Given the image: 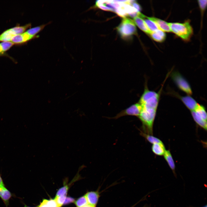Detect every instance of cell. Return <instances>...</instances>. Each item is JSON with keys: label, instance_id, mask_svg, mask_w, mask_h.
<instances>
[{"label": "cell", "instance_id": "10", "mask_svg": "<svg viewBox=\"0 0 207 207\" xmlns=\"http://www.w3.org/2000/svg\"><path fill=\"white\" fill-rule=\"evenodd\" d=\"M164 159L172 171L175 176L177 177L175 172V165L171 152L169 150H166L164 155Z\"/></svg>", "mask_w": 207, "mask_h": 207}, {"label": "cell", "instance_id": "9", "mask_svg": "<svg viewBox=\"0 0 207 207\" xmlns=\"http://www.w3.org/2000/svg\"><path fill=\"white\" fill-rule=\"evenodd\" d=\"M149 18L156 24L159 29L164 32H171L168 23L156 18L149 17Z\"/></svg>", "mask_w": 207, "mask_h": 207}, {"label": "cell", "instance_id": "22", "mask_svg": "<svg viewBox=\"0 0 207 207\" xmlns=\"http://www.w3.org/2000/svg\"><path fill=\"white\" fill-rule=\"evenodd\" d=\"M2 51L5 53V52L9 50L14 44L11 41H5L1 43Z\"/></svg>", "mask_w": 207, "mask_h": 207}, {"label": "cell", "instance_id": "14", "mask_svg": "<svg viewBox=\"0 0 207 207\" xmlns=\"http://www.w3.org/2000/svg\"><path fill=\"white\" fill-rule=\"evenodd\" d=\"M152 150L154 154L159 156H163L166 150L163 142L152 144Z\"/></svg>", "mask_w": 207, "mask_h": 207}, {"label": "cell", "instance_id": "3", "mask_svg": "<svg viewBox=\"0 0 207 207\" xmlns=\"http://www.w3.org/2000/svg\"><path fill=\"white\" fill-rule=\"evenodd\" d=\"M117 28L120 36L124 39L130 37L137 33L136 28L133 21L126 17L123 18Z\"/></svg>", "mask_w": 207, "mask_h": 207}, {"label": "cell", "instance_id": "16", "mask_svg": "<svg viewBox=\"0 0 207 207\" xmlns=\"http://www.w3.org/2000/svg\"><path fill=\"white\" fill-rule=\"evenodd\" d=\"M142 18L144 20L148 29L151 32L159 29L156 24L150 19L149 17L144 15Z\"/></svg>", "mask_w": 207, "mask_h": 207}, {"label": "cell", "instance_id": "24", "mask_svg": "<svg viewBox=\"0 0 207 207\" xmlns=\"http://www.w3.org/2000/svg\"><path fill=\"white\" fill-rule=\"evenodd\" d=\"M66 195H62L55 197L54 200L55 201L58 207H61L63 204L66 198Z\"/></svg>", "mask_w": 207, "mask_h": 207}, {"label": "cell", "instance_id": "4", "mask_svg": "<svg viewBox=\"0 0 207 207\" xmlns=\"http://www.w3.org/2000/svg\"><path fill=\"white\" fill-rule=\"evenodd\" d=\"M31 26V24L29 23L23 26H17L7 30L0 35V41H11L14 36L23 33Z\"/></svg>", "mask_w": 207, "mask_h": 207}, {"label": "cell", "instance_id": "5", "mask_svg": "<svg viewBox=\"0 0 207 207\" xmlns=\"http://www.w3.org/2000/svg\"><path fill=\"white\" fill-rule=\"evenodd\" d=\"M171 77L179 89L191 95L192 94L190 85L185 78L178 72H174L171 74Z\"/></svg>", "mask_w": 207, "mask_h": 207}, {"label": "cell", "instance_id": "20", "mask_svg": "<svg viewBox=\"0 0 207 207\" xmlns=\"http://www.w3.org/2000/svg\"><path fill=\"white\" fill-rule=\"evenodd\" d=\"M43 24L28 29L26 32L29 35L33 37L37 36L36 35L42 30L47 24Z\"/></svg>", "mask_w": 207, "mask_h": 207}, {"label": "cell", "instance_id": "8", "mask_svg": "<svg viewBox=\"0 0 207 207\" xmlns=\"http://www.w3.org/2000/svg\"><path fill=\"white\" fill-rule=\"evenodd\" d=\"M39 36L33 37L28 34L26 32L21 34L14 36L11 41L14 44H22L32 39L38 37Z\"/></svg>", "mask_w": 207, "mask_h": 207}, {"label": "cell", "instance_id": "28", "mask_svg": "<svg viewBox=\"0 0 207 207\" xmlns=\"http://www.w3.org/2000/svg\"><path fill=\"white\" fill-rule=\"evenodd\" d=\"M75 201L74 198L70 197H67L66 198L64 204L66 205L74 202Z\"/></svg>", "mask_w": 207, "mask_h": 207}, {"label": "cell", "instance_id": "30", "mask_svg": "<svg viewBox=\"0 0 207 207\" xmlns=\"http://www.w3.org/2000/svg\"><path fill=\"white\" fill-rule=\"evenodd\" d=\"M4 186L3 180L0 175V186Z\"/></svg>", "mask_w": 207, "mask_h": 207}, {"label": "cell", "instance_id": "12", "mask_svg": "<svg viewBox=\"0 0 207 207\" xmlns=\"http://www.w3.org/2000/svg\"><path fill=\"white\" fill-rule=\"evenodd\" d=\"M88 204L95 206L99 197V195L97 191H90L87 193L85 195Z\"/></svg>", "mask_w": 207, "mask_h": 207}, {"label": "cell", "instance_id": "17", "mask_svg": "<svg viewBox=\"0 0 207 207\" xmlns=\"http://www.w3.org/2000/svg\"><path fill=\"white\" fill-rule=\"evenodd\" d=\"M191 113L192 116L195 122L200 126L206 130L207 121L204 120L199 116L196 114L194 111H191Z\"/></svg>", "mask_w": 207, "mask_h": 207}, {"label": "cell", "instance_id": "7", "mask_svg": "<svg viewBox=\"0 0 207 207\" xmlns=\"http://www.w3.org/2000/svg\"><path fill=\"white\" fill-rule=\"evenodd\" d=\"M186 107L191 111L194 110L198 105L196 100L190 95L182 96L176 94Z\"/></svg>", "mask_w": 207, "mask_h": 207}, {"label": "cell", "instance_id": "1", "mask_svg": "<svg viewBox=\"0 0 207 207\" xmlns=\"http://www.w3.org/2000/svg\"><path fill=\"white\" fill-rule=\"evenodd\" d=\"M140 104L142 109L138 118L142 123L143 132L152 135L153 124L158 106L149 103Z\"/></svg>", "mask_w": 207, "mask_h": 207}, {"label": "cell", "instance_id": "19", "mask_svg": "<svg viewBox=\"0 0 207 207\" xmlns=\"http://www.w3.org/2000/svg\"><path fill=\"white\" fill-rule=\"evenodd\" d=\"M140 131L141 135L145 138L150 143L153 144L155 143L162 142L159 139L152 135L145 133L141 130Z\"/></svg>", "mask_w": 207, "mask_h": 207}, {"label": "cell", "instance_id": "29", "mask_svg": "<svg viewBox=\"0 0 207 207\" xmlns=\"http://www.w3.org/2000/svg\"><path fill=\"white\" fill-rule=\"evenodd\" d=\"M38 207H50L46 203L45 200Z\"/></svg>", "mask_w": 207, "mask_h": 207}, {"label": "cell", "instance_id": "31", "mask_svg": "<svg viewBox=\"0 0 207 207\" xmlns=\"http://www.w3.org/2000/svg\"><path fill=\"white\" fill-rule=\"evenodd\" d=\"M83 207H95V206L88 204Z\"/></svg>", "mask_w": 207, "mask_h": 207}, {"label": "cell", "instance_id": "2", "mask_svg": "<svg viewBox=\"0 0 207 207\" xmlns=\"http://www.w3.org/2000/svg\"><path fill=\"white\" fill-rule=\"evenodd\" d=\"M171 32L185 41H189L193 33L189 21L183 23H168Z\"/></svg>", "mask_w": 207, "mask_h": 207}, {"label": "cell", "instance_id": "6", "mask_svg": "<svg viewBox=\"0 0 207 207\" xmlns=\"http://www.w3.org/2000/svg\"><path fill=\"white\" fill-rule=\"evenodd\" d=\"M142 109V106L139 102L134 104L128 108L122 110L115 116L110 119H117L126 116H136L138 117Z\"/></svg>", "mask_w": 207, "mask_h": 207}, {"label": "cell", "instance_id": "11", "mask_svg": "<svg viewBox=\"0 0 207 207\" xmlns=\"http://www.w3.org/2000/svg\"><path fill=\"white\" fill-rule=\"evenodd\" d=\"M133 22L138 27L146 33L150 34L151 32L148 29L143 19L139 16L134 18Z\"/></svg>", "mask_w": 207, "mask_h": 207}, {"label": "cell", "instance_id": "23", "mask_svg": "<svg viewBox=\"0 0 207 207\" xmlns=\"http://www.w3.org/2000/svg\"><path fill=\"white\" fill-rule=\"evenodd\" d=\"M68 189V186L66 185L57 191L55 197L62 195H66Z\"/></svg>", "mask_w": 207, "mask_h": 207}, {"label": "cell", "instance_id": "13", "mask_svg": "<svg viewBox=\"0 0 207 207\" xmlns=\"http://www.w3.org/2000/svg\"><path fill=\"white\" fill-rule=\"evenodd\" d=\"M12 196L11 193L4 186H0V197L7 206Z\"/></svg>", "mask_w": 207, "mask_h": 207}, {"label": "cell", "instance_id": "33", "mask_svg": "<svg viewBox=\"0 0 207 207\" xmlns=\"http://www.w3.org/2000/svg\"><path fill=\"white\" fill-rule=\"evenodd\" d=\"M24 207H30L26 205H24Z\"/></svg>", "mask_w": 207, "mask_h": 207}, {"label": "cell", "instance_id": "27", "mask_svg": "<svg viewBox=\"0 0 207 207\" xmlns=\"http://www.w3.org/2000/svg\"><path fill=\"white\" fill-rule=\"evenodd\" d=\"M198 4L200 9L203 11L204 10L207 5V0H199L198 1Z\"/></svg>", "mask_w": 207, "mask_h": 207}, {"label": "cell", "instance_id": "15", "mask_svg": "<svg viewBox=\"0 0 207 207\" xmlns=\"http://www.w3.org/2000/svg\"><path fill=\"white\" fill-rule=\"evenodd\" d=\"M150 35L154 40L159 42L163 41L166 37L164 32L159 29L152 32Z\"/></svg>", "mask_w": 207, "mask_h": 207}, {"label": "cell", "instance_id": "21", "mask_svg": "<svg viewBox=\"0 0 207 207\" xmlns=\"http://www.w3.org/2000/svg\"><path fill=\"white\" fill-rule=\"evenodd\" d=\"M75 203L77 207H83L88 204L85 195L79 198Z\"/></svg>", "mask_w": 207, "mask_h": 207}, {"label": "cell", "instance_id": "26", "mask_svg": "<svg viewBox=\"0 0 207 207\" xmlns=\"http://www.w3.org/2000/svg\"><path fill=\"white\" fill-rule=\"evenodd\" d=\"M129 4L132 5V7L135 8L138 12H140L141 9L140 5L135 1L130 0Z\"/></svg>", "mask_w": 207, "mask_h": 207}, {"label": "cell", "instance_id": "18", "mask_svg": "<svg viewBox=\"0 0 207 207\" xmlns=\"http://www.w3.org/2000/svg\"><path fill=\"white\" fill-rule=\"evenodd\" d=\"M193 111L202 119L207 121V113L204 106L199 104L195 109Z\"/></svg>", "mask_w": 207, "mask_h": 207}, {"label": "cell", "instance_id": "32", "mask_svg": "<svg viewBox=\"0 0 207 207\" xmlns=\"http://www.w3.org/2000/svg\"><path fill=\"white\" fill-rule=\"evenodd\" d=\"M191 207H193V206H191ZM207 207V205L206 204L205 205H204V206H202V207Z\"/></svg>", "mask_w": 207, "mask_h": 207}, {"label": "cell", "instance_id": "25", "mask_svg": "<svg viewBox=\"0 0 207 207\" xmlns=\"http://www.w3.org/2000/svg\"><path fill=\"white\" fill-rule=\"evenodd\" d=\"M114 12H115L118 15L123 18H125L126 16H128L127 14L122 7V5L120 7L116 9Z\"/></svg>", "mask_w": 207, "mask_h": 207}]
</instances>
